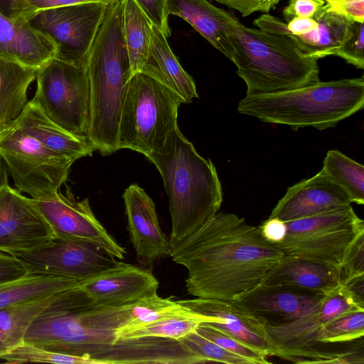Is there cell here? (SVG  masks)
<instances>
[{
    "label": "cell",
    "instance_id": "1",
    "mask_svg": "<svg viewBox=\"0 0 364 364\" xmlns=\"http://www.w3.org/2000/svg\"><path fill=\"white\" fill-rule=\"evenodd\" d=\"M78 286L63 291L40 313L27 329L24 343L99 364L203 363L179 341L119 338L117 330L129 322L132 304L101 305Z\"/></svg>",
    "mask_w": 364,
    "mask_h": 364
},
{
    "label": "cell",
    "instance_id": "2",
    "mask_svg": "<svg viewBox=\"0 0 364 364\" xmlns=\"http://www.w3.org/2000/svg\"><path fill=\"white\" fill-rule=\"evenodd\" d=\"M170 256L188 270V294L236 301L260 285L284 253L258 227L220 212L173 247Z\"/></svg>",
    "mask_w": 364,
    "mask_h": 364
},
{
    "label": "cell",
    "instance_id": "3",
    "mask_svg": "<svg viewBox=\"0 0 364 364\" xmlns=\"http://www.w3.org/2000/svg\"><path fill=\"white\" fill-rule=\"evenodd\" d=\"M146 157L159 170L168 198L172 249L217 213L221 183L212 161L202 157L179 128L161 152Z\"/></svg>",
    "mask_w": 364,
    "mask_h": 364
},
{
    "label": "cell",
    "instance_id": "4",
    "mask_svg": "<svg viewBox=\"0 0 364 364\" xmlns=\"http://www.w3.org/2000/svg\"><path fill=\"white\" fill-rule=\"evenodd\" d=\"M86 67L90 94L88 139L102 155L118 151L120 115L132 75L122 22V0L109 2L89 50Z\"/></svg>",
    "mask_w": 364,
    "mask_h": 364
},
{
    "label": "cell",
    "instance_id": "5",
    "mask_svg": "<svg viewBox=\"0 0 364 364\" xmlns=\"http://www.w3.org/2000/svg\"><path fill=\"white\" fill-rule=\"evenodd\" d=\"M231 61L245 82L246 95L276 93L319 81L318 60L304 55L286 36L242 24L230 25Z\"/></svg>",
    "mask_w": 364,
    "mask_h": 364
},
{
    "label": "cell",
    "instance_id": "6",
    "mask_svg": "<svg viewBox=\"0 0 364 364\" xmlns=\"http://www.w3.org/2000/svg\"><path fill=\"white\" fill-rule=\"evenodd\" d=\"M364 106V77L318 81L297 89L246 95L237 105L240 114L293 130L331 128Z\"/></svg>",
    "mask_w": 364,
    "mask_h": 364
},
{
    "label": "cell",
    "instance_id": "7",
    "mask_svg": "<svg viewBox=\"0 0 364 364\" xmlns=\"http://www.w3.org/2000/svg\"><path fill=\"white\" fill-rule=\"evenodd\" d=\"M183 100L143 73L132 75L118 130V149H129L147 156L162 151L178 128V109Z\"/></svg>",
    "mask_w": 364,
    "mask_h": 364
},
{
    "label": "cell",
    "instance_id": "8",
    "mask_svg": "<svg viewBox=\"0 0 364 364\" xmlns=\"http://www.w3.org/2000/svg\"><path fill=\"white\" fill-rule=\"evenodd\" d=\"M0 156L16 188L36 200L60 191L75 161L43 146L13 123L0 132Z\"/></svg>",
    "mask_w": 364,
    "mask_h": 364
},
{
    "label": "cell",
    "instance_id": "9",
    "mask_svg": "<svg viewBox=\"0 0 364 364\" xmlns=\"http://www.w3.org/2000/svg\"><path fill=\"white\" fill-rule=\"evenodd\" d=\"M36 80L33 98L43 112L65 131L88 139L90 94L86 65L53 58L36 70Z\"/></svg>",
    "mask_w": 364,
    "mask_h": 364
},
{
    "label": "cell",
    "instance_id": "10",
    "mask_svg": "<svg viewBox=\"0 0 364 364\" xmlns=\"http://www.w3.org/2000/svg\"><path fill=\"white\" fill-rule=\"evenodd\" d=\"M286 223L287 235L277 245L284 255L339 266L351 243L364 232V221L350 205Z\"/></svg>",
    "mask_w": 364,
    "mask_h": 364
},
{
    "label": "cell",
    "instance_id": "11",
    "mask_svg": "<svg viewBox=\"0 0 364 364\" xmlns=\"http://www.w3.org/2000/svg\"><path fill=\"white\" fill-rule=\"evenodd\" d=\"M108 4L92 1L46 9L31 16L28 22L54 41L57 46L55 58L75 65H85Z\"/></svg>",
    "mask_w": 364,
    "mask_h": 364
},
{
    "label": "cell",
    "instance_id": "12",
    "mask_svg": "<svg viewBox=\"0 0 364 364\" xmlns=\"http://www.w3.org/2000/svg\"><path fill=\"white\" fill-rule=\"evenodd\" d=\"M364 311L340 285L325 294L318 306L311 312L283 325L267 326L269 336L282 353V358L304 363H320L324 353L314 348L321 328L334 318L352 311Z\"/></svg>",
    "mask_w": 364,
    "mask_h": 364
},
{
    "label": "cell",
    "instance_id": "13",
    "mask_svg": "<svg viewBox=\"0 0 364 364\" xmlns=\"http://www.w3.org/2000/svg\"><path fill=\"white\" fill-rule=\"evenodd\" d=\"M11 255L28 273L65 276L80 281L93 277L119 262L96 245L56 236L35 250Z\"/></svg>",
    "mask_w": 364,
    "mask_h": 364
},
{
    "label": "cell",
    "instance_id": "14",
    "mask_svg": "<svg viewBox=\"0 0 364 364\" xmlns=\"http://www.w3.org/2000/svg\"><path fill=\"white\" fill-rule=\"evenodd\" d=\"M56 237L96 245L119 259L126 254L92 213L88 198L76 199L70 187L40 199H34Z\"/></svg>",
    "mask_w": 364,
    "mask_h": 364
},
{
    "label": "cell",
    "instance_id": "15",
    "mask_svg": "<svg viewBox=\"0 0 364 364\" xmlns=\"http://www.w3.org/2000/svg\"><path fill=\"white\" fill-rule=\"evenodd\" d=\"M55 237L33 198L9 185L0 190V252H28Z\"/></svg>",
    "mask_w": 364,
    "mask_h": 364
},
{
    "label": "cell",
    "instance_id": "16",
    "mask_svg": "<svg viewBox=\"0 0 364 364\" xmlns=\"http://www.w3.org/2000/svg\"><path fill=\"white\" fill-rule=\"evenodd\" d=\"M178 302L193 314L206 317V322L268 356L282 353L270 339L266 323L233 301L198 298Z\"/></svg>",
    "mask_w": 364,
    "mask_h": 364
},
{
    "label": "cell",
    "instance_id": "17",
    "mask_svg": "<svg viewBox=\"0 0 364 364\" xmlns=\"http://www.w3.org/2000/svg\"><path fill=\"white\" fill-rule=\"evenodd\" d=\"M78 287L94 302L105 306L135 303L157 293L159 282L149 271L119 262Z\"/></svg>",
    "mask_w": 364,
    "mask_h": 364
},
{
    "label": "cell",
    "instance_id": "18",
    "mask_svg": "<svg viewBox=\"0 0 364 364\" xmlns=\"http://www.w3.org/2000/svg\"><path fill=\"white\" fill-rule=\"evenodd\" d=\"M347 192L321 170L289 187L269 217L288 222L350 205Z\"/></svg>",
    "mask_w": 364,
    "mask_h": 364
},
{
    "label": "cell",
    "instance_id": "19",
    "mask_svg": "<svg viewBox=\"0 0 364 364\" xmlns=\"http://www.w3.org/2000/svg\"><path fill=\"white\" fill-rule=\"evenodd\" d=\"M325 294L297 287H258L233 302L262 320L267 326H276L314 310Z\"/></svg>",
    "mask_w": 364,
    "mask_h": 364
},
{
    "label": "cell",
    "instance_id": "20",
    "mask_svg": "<svg viewBox=\"0 0 364 364\" xmlns=\"http://www.w3.org/2000/svg\"><path fill=\"white\" fill-rule=\"evenodd\" d=\"M122 198L131 240L137 255L148 259L170 256V242L160 228L153 200L137 184L126 188Z\"/></svg>",
    "mask_w": 364,
    "mask_h": 364
},
{
    "label": "cell",
    "instance_id": "21",
    "mask_svg": "<svg viewBox=\"0 0 364 364\" xmlns=\"http://www.w3.org/2000/svg\"><path fill=\"white\" fill-rule=\"evenodd\" d=\"M57 46L28 21L0 11V59L37 70L55 57Z\"/></svg>",
    "mask_w": 364,
    "mask_h": 364
},
{
    "label": "cell",
    "instance_id": "22",
    "mask_svg": "<svg viewBox=\"0 0 364 364\" xmlns=\"http://www.w3.org/2000/svg\"><path fill=\"white\" fill-rule=\"evenodd\" d=\"M338 264L310 258L284 255L267 273L259 287H290L330 292L340 287Z\"/></svg>",
    "mask_w": 364,
    "mask_h": 364
},
{
    "label": "cell",
    "instance_id": "23",
    "mask_svg": "<svg viewBox=\"0 0 364 364\" xmlns=\"http://www.w3.org/2000/svg\"><path fill=\"white\" fill-rule=\"evenodd\" d=\"M168 14L189 23L211 46L232 60L230 25L231 12L213 6L208 0H166Z\"/></svg>",
    "mask_w": 364,
    "mask_h": 364
},
{
    "label": "cell",
    "instance_id": "24",
    "mask_svg": "<svg viewBox=\"0 0 364 364\" xmlns=\"http://www.w3.org/2000/svg\"><path fill=\"white\" fill-rule=\"evenodd\" d=\"M13 124L43 146L75 161L91 156L95 150L88 139L75 136L52 121L33 98Z\"/></svg>",
    "mask_w": 364,
    "mask_h": 364
},
{
    "label": "cell",
    "instance_id": "25",
    "mask_svg": "<svg viewBox=\"0 0 364 364\" xmlns=\"http://www.w3.org/2000/svg\"><path fill=\"white\" fill-rule=\"evenodd\" d=\"M140 73L151 77L177 94L183 103H191L198 97L194 80L176 58L167 37L154 24L150 54Z\"/></svg>",
    "mask_w": 364,
    "mask_h": 364
},
{
    "label": "cell",
    "instance_id": "26",
    "mask_svg": "<svg viewBox=\"0 0 364 364\" xmlns=\"http://www.w3.org/2000/svg\"><path fill=\"white\" fill-rule=\"evenodd\" d=\"M316 19L318 24L312 31L299 36H284L309 58L318 60L328 56H335L348 36L353 22L326 9Z\"/></svg>",
    "mask_w": 364,
    "mask_h": 364
},
{
    "label": "cell",
    "instance_id": "27",
    "mask_svg": "<svg viewBox=\"0 0 364 364\" xmlns=\"http://www.w3.org/2000/svg\"><path fill=\"white\" fill-rule=\"evenodd\" d=\"M36 77V69L0 59V132L22 113Z\"/></svg>",
    "mask_w": 364,
    "mask_h": 364
},
{
    "label": "cell",
    "instance_id": "28",
    "mask_svg": "<svg viewBox=\"0 0 364 364\" xmlns=\"http://www.w3.org/2000/svg\"><path fill=\"white\" fill-rule=\"evenodd\" d=\"M122 33L132 74L140 73L151 50L153 23L135 0H122Z\"/></svg>",
    "mask_w": 364,
    "mask_h": 364
},
{
    "label": "cell",
    "instance_id": "29",
    "mask_svg": "<svg viewBox=\"0 0 364 364\" xmlns=\"http://www.w3.org/2000/svg\"><path fill=\"white\" fill-rule=\"evenodd\" d=\"M80 280L65 276L28 273L0 284V309L77 287Z\"/></svg>",
    "mask_w": 364,
    "mask_h": 364
},
{
    "label": "cell",
    "instance_id": "30",
    "mask_svg": "<svg viewBox=\"0 0 364 364\" xmlns=\"http://www.w3.org/2000/svg\"><path fill=\"white\" fill-rule=\"evenodd\" d=\"M55 297L52 294L0 309V356L23 342L31 323Z\"/></svg>",
    "mask_w": 364,
    "mask_h": 364
},
{
    "label": "cell",
    "instance_id": "31",
    "mask_svg": "<svg viewBox=\"0 0 364 364\" xmlns=\"http://www.w3.org/2000/svg\"><path fill=\"white\" fill-rule=\"evenodd\" d=\"M212 322L206 317L186 311L166 316L141 326L117 331L119 338H137L157 337L178 341L188 333L195 331L198 325Z\"/></svg>",
    "mask_w": 364,
    "mask_h": 364
},
{
    "label": "cell",
    "instance_id": "32",
    "mask_svg": "<svg viewBox=\"0 0 364 364\" xmlns=\"http://www.w3.org/2000/svg\"><path fill=\"white\" fill-rule=\"evenodd\" d=\"M321 171L341 186L351 203H364V166L336 149L328 151Z\"/></svg>",
    "mask_w": 364,
    "mask_h": 364
},
{
    "label": "cell",
    "instance_id": "33",
    "mask_svg": "<svg viewBox=\"0 0 364 364\" xmlns=\"http://www.w3.org/2000/svg\"><path fill=\"white\" fill-rule=\"evenodd\" d=\"M188 309L178 301L161 298L157 293L132 304L129 322L117 330L138 327L166 316L181 313Z\"/></svg>",
    "mask_w": 364,
    "mask_h": 364
},
{
    "label": "cell",
    "instance_id": "34",
    "mask_svg": "<svg viewBox=\"0 0 364 364\" xmlns=\"http://www.w3.org/2000/svg\"><path fill=\"white\" fill-rule=\"evenodd\" d=\"M364 336V311L343 314L326 323L318 331L316 341L320 343L353 341Z\"/></svg>",
    "mask_w": 364,
    "mask_h": 364
},
{
    "label": "cell",
    "instance_id": "35",
    "mask_svg": "<svg viewBox=\"0 0 364 364\" xmlns=\"http://www.w3.org/2000/svg\"><path fill=\"white\" fill-rule=\"evenodd\" d=\"M6 363H49L58 364H99L94 359L55 353L22 342L0 356Z\"/></svg>",
    "mask_w": 364,
    "mask_h": 364
},
{
    "label": "cell",
    "instance_id": "36",
    "mask_svg": "<svg viewBox=\"0 0 364 364\" xmlns=\"http://www.w3.org/2000/svg\"><path fill=\"white\" fill-rule=\"evenodd\" d=\"M189 350L200 357L203 363L252 364L248 360L232 353L196 331L178 340Z\"/></svg>",
    "mask_w": 364,
    "mask_h": 364
},
{
    "label": "cell",
    "instance_id": "37",
    "mask_svg": "<svg viewBox=\"0 0 364 364\" xmlns=\"http://www.w3.org/2000/svg\"><path fill=\"white\" fill-rule=\"evenodd\" d=\"M196 331L226 350L248 360L252 364L270 363L262 351L242 343L206 322L200 323Z\"/></svg>",
    "mask_w": 364,
    "mask_h": 364
},
{
    "label": "cell",
    "instance_id": "38",
    "mask_svg": "<svg viewBox=\"0 0 364 364\" xmlns=\"http://www.w3.org/2000/svg\"><path fill=\"white\" fill-rule=\"evenodd\" d=\"M358 69L364 68V23L353 22L336 55Z\"/></svg>",
    "mask_w": 364,
    "mask_h": 364
},
{
    "label": "cell",
    "instance_id": "39",
    "mask_svg": "<svg viewBox=\"0 0 364 364\" xmlns=\"http://www.w3.org/2000/svg\"><path fill=\"white\" fill-rule=\"evenodd\" d=\"M340 267L341 280L364 274V232L351 243Z\"/></svg>",
    "mask_w": 364,
    "mask_h": 364
},
{
    "label": "cell",
    "instance_id": "40",
    "mask_svg": "<svg viewBox=\"0 0 364 364\" xmlns=\"http://www.w3.org/2000/svg\"><path fill=\"white\" fill-rule=\"evenodd\" d=\"M325 10L323 0H289L282 16L285 22L296 17L316 18Z\"/></svg>",
    "mask_w": 364,
    "mask_h": 364
},
{
    "label": "cell",
    "instance_id": "41",
    "mask_svg": "<svg viewBox=\"0 0 364 364\" xmlns=\"http://www.w3.org/2000/svg\"><path fill=\"white\" fill-rule=\"evenodd\" d=\"M327 11L350 22L364 23V0H323Z\"/></svg>",
    "mask_w": 364,
    "mask_h": 364
},
{
    "label": "cell",
    "instance_id": "42",
    "mask_svg": "<svg viewBox=\"0 0 364 364\" xmlns=\"http://www.w3.org/2000/svg\"><path fill=\"white\" fill-rule=\"evenodd\" d=\"M151 21L168 38L171 31L168 24L166 0H135Z\"/></svg>",
    "mask_w": 364,
    "mask_h": 364
},
{
    "label": "cell",
    "instance_id": "43",
    "mask_svg": "<svg viewBox=\"0 0 364 364\" xmlns=\"http://www.w3.org/2000/svg\"><path fill=\"white\" fill-rule=\"evenodd\" d=\"M230 9L238 11L243 17L257 12L268 14L281 0H213Z\"/></svg>",
    "mask_w": 364,
    "mask_h": 364
},
{
    "label": "cell",
    "instance_id": "44",
    "mask_svg": "<svg viewBox=\"0 0 364 364\" xmlns=\"http://www.w3.org/2000/svg\"><path fill=\"white\" fill-rule=\"evenodd\" d=\"M111 1L112 0H24L21 18L28 21L34 14L50 8L92 1L109 2Z\"/></svg>",
    "mask_w": 364,
    "mask_h": 364
},
{
    "label": "cell",
    "instance_id": "45",
    "mask_svg": "<svg viewBox=\"0 0 364 364\" xmlns=\"http://www.w3.org/2000/svg\"><path fill=\"white\" fill-rule=\"evenodd\" d=\"M28 273L15 257L0 252V284L19 279Z\"/></svg>",
    "mask_w": 364,
    "mask_h": 364
},
{
    "label": "cell",
    "instance_id": "46",
    "mask_svg": "<svg viewBox=\"0 0 364 364\" xmlns=\"http://www.w3.org/2000/svg\"><path fill=\"white\" fill-rule=\"evenodd\" d=\"M258 228L262 237L274 245L282 242L287 235L286 222L277 217H269Z\"/></svg>",
    "mask_w": 364,
    "mask_h": 364
},
{
    "label": "cell",
    "instance_id": "47",
    "mask_svg": "<svg viewBox=\"0 0 364 364\" xmlns=\"http://www.w3.org/2000/svg\"><path fill=\"white\" fill-rule=\"evenodd\" d=\"M341 286L359 305L364 307V274L342 279Z\"/></svg>",
    "mask_w": 364,
    "mask_h": 364
},
{
    "label": "cell",
    "instance_id": "48",
    "mask_svg": "<svg viewBox=\"0 0 364 364\" xmlns=\"http://www.w3.org/2000/svg\"><path fill=\"white\" fill-rule=\"evenodd\" d=\"M24 0H0V11L9 17L21 18Z\"/></svg>",
    "mask_w": 364,
    "mask_h": 364
},
{
    "label": "cell",
    "instance_id": "49",
    "mask_svg": "<svg viewBox=\"0 0 364 364\" xmlns=\"http://www.w3.org/2000/svg\"><path fill=\"white\" fill-rule=\"evenodd\" d=\"M9 172L7 171L5 163L0 156V190L9 185Z\"/></svg>",
    "mask_w": 364,
    "mask_h": 364
}]
</instances>
